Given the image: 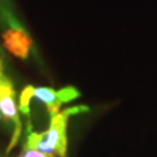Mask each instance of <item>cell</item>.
I'll use <instances>...</instances> for the list:
<instances>
[{"label": "cell", "instance_id": "obj_4", "mask_svg": "<svg viewBox=\"0 0 157 157\" xmlns=\"http://www.w3.org/2000/svg\"><path fill=\"white\" fill-rule=\"evenodd\" d=\"M3 45L12 55L20 59H26L33 46V41L25 28H8L3 33Z\"/></svg>", "mask_w": 157, "mask_h": 157}, {"label": "cell", "instance_id": "obj_2", "mask_svg": "<svg viewBox=\"0 0 157 157\" xmlns=\"http://www.w3.org/2000/svg\"><path fill=\"white\" fill-rule=\"evenodd\" d=\"M0 118L6 122H12L14 126L12 141L8 147L9 151L17 143L18 136L21 134V122H20L18 110L16 105V92H14L12 82L6 76L0 81Z\"/></svg>", "mask_w": 157, "mask_h": 157}, {"label": "cell", "instance_id": "obj_6", "mask_svg": "<svg viewBox=\"0 0 157 157\" xmlns=\"http://www.w3.org/2000/svg\"><path fill=\"white\" fill-rule=\"evenodd\" d=\"M20 157H54V156L51 153H45V152L24 147V151H22V153H21Z\"/></svg>", "mask_w": 157, "mask_h": 157}, {"label": "cell", "instance_id": "obj_5", "mask_svg": "<svg viewBox=\"0 0 157 157\" xmlns=\"http://www.w3.org/2000/svg\"><path fill=\"white\" fill-rule=\"evenodd\" d=\"M0 25L8 28H24L16 16L12 0H0Z\"/></svg>", "mask_w": 157, "mask_h": 157}, {"label": "cell", "instance_id": "obj_7", "mask_svg": "<svg viewBox=\"0 0 157 157\" xmlns=\"http://www.w3.org/2000/svg\"><path fill=\"white\" fill-rule=\"evenodd\" d=\"M3 77H4V75H3V63H2V60H0V81H2Z\"/></svg>", "mask_w": 157, "mask_h": 157}, {"label": "cell", "instance_id": "obj_1", "mask_svg": "<svg viewBox=\"0 0 157 157\" xmlns=\"http://www.w3.org/2000/svg\"><path fill=\"white\" fill-rule=\"evenodd\" d=\"M88 111L86 106H75L59 111L58 114L51 117L50 127L41 134L32 131V127H28L26 144L25 147L37 149L45 153H58L60 157L66 156L67 152V123L68 118L73 114Z\"/></svg>", "mask_w": 157, "mask_h": 157}, {"label": "cell", "instance_id": "obj_3", "mask_svg": "<svg viewBox=\"0 0 157 157\" xmlns=\"http://www.w3.org/2000/svg\"><path fill=\"white\" fill-rule=\"evenodd\" d=\"M25 89L28 94L30 96V98H37V100L46 105L50 117L58 114L59 109L63 104L71 102L72 100H75L80 96V92L73 86H66L60 90H55L51 89V88H34L32 85H28L25 86Z\"/></svg>", "mask_w": 157, "mask_h": 157}]
</instances>
